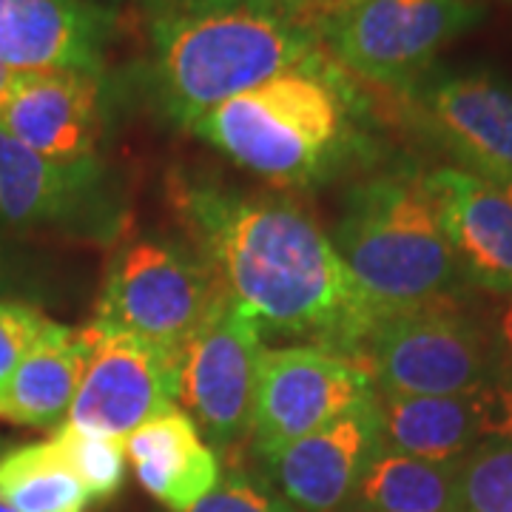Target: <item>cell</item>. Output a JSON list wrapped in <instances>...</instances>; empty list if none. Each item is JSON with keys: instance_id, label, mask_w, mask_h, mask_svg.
<instances>
[{"instance_id": "obj_1", "label": "cell", "mask_w": 512, "mask_h": 512, "mask_svg": "<svg viewBox=\"0 0 512 512\" xmlns=\"http://www.w3.org/2000/svg\"><path fill=\"white\" fill-rule=\"evenodd\" d=\"M168 188L208 268L262 325L359 362L376 313L311 211L191 174Z\"/></svg>"}, {"instance_id": "obj_2", "label": "cell", "mask_w": 512, "mask_h": 512, "mask_svg": "<svg viewBox=\"0 0 512 512\" xmlns=\"http://www.w3.org/2000/svg\"><path fill=\"white\" fill-rule=\"evenodd\" d=\"M322 0H148L146 89L188 128L220 103L319 52Z\"/></svg>"}, {"instance_id": "obj_3", "label": "cell", "mask_w": 512, "mask_h": 512, "mask_svg": "<svg viewBox=\"0 0 512 512\" xmlns=\"http://www.w3.org/2000/svg\"><path fill=\"white\" fill-rule=\"evenodd\" d=\"M367 126L356 77L319 49L202 114L191 134L268 183L313 188L365 157Z\"/></svg>"}, {"instance_id": "obj_4", "label": "cell", "mask_w": 512, "mask_h": 512, "mask_svg": "<svg viewBox=\"0 0 512 512\" xmlns=\"http://www.w3.org/2000/svg\"><path fill=\"white\" fill-rule=\"evenodd\" d=\"M333 245L359 291L382 319L458 302L461 271L439 208L416 168L384 171L345 194Z\"/></svg>"}, {"instance_id": "obj_5", "label": "cell", "mask_w": 512, "mask_h": 512, "mask_svg": "<svg viewBox=\"0 0 512 512\" xmlns=\"http://www.w3.org/2000/svg\"><path fill=\"white\" fill-rule=\"evenodd\" d=\"M481 18L476 0H322L316 26L345 72L399 94Z\"/></svg>"}, {"instance_id": "obj_6", "label": "cell", "mask_w": 512, "mask_h": 512, "mask_svg": "<svg viewBox=\"0 0 512 512\" xmlns=\"http://www.w3.org/2000/svg\"><path fill=\"white\" fill-rule=\"evenodd\" d=\"M220 288L208 262L183 242L128 239L106 265L89 325L185 348Z\"/></svg>"}, {"instance_id": "obj_7", "label": "cell", "mask_w": 512, "mask_h": 512, "mask_svg": "<svg viewBox=\"0 0 512 512\" xmlns=\"http://www.w3.org/2000/svg\"><path fill=\"white\" fill-rule=\"evenodd\" d=\"M359 362L379 396H450L498 376L487 325L458 302L382 319Z\"/></svg>"}, {"instance_id": "obj_8", "label": "cell", "mask_w": 512, "mask_h": 512, "mask_svg": "<svg viewBox=\"0 0 512 512\" xmlns=\"http://www.w3.org/2000/svg\"><path fill=\"white\" fill-rule=\"evenodd\" d=\"M262 353V322L220 288L185 342L180 382V407L220 458L248 441Z\"/></svg>"}, {"instance_id": "obj_9", "label": "cell", "mask_w": 512, "mask_h": 512, "mask_svg": "<svg viewBox=\"0 0 512 512\" xmlns=\"http://www.w3.org/2000/svg\"><path fill=\"white\" fill-rule=\"evenodd\" d=\"M0 225L106 245L123 234L126 208L100 160H46L0 126Z\"/></svg>"}, {"instance_id": "obj_10", "label": "cell", "mask_w": 512, "mask_h": 512, "mask_svg": "<svg viewBox=\"0 0 512 512\" xmlns=\"http://www.w3.org/2000/svg\"><path fill=\"white\" fill-rule=\"evenodd\" d=\"M373 396L376 387L367 367L350 356L316 345L265 348L248 444L256 458L268 464L288 444Z\"/></svg>"}, {"instance_id": "obj_11", "label": "cell", "mask_w": 512, "mask_h": 512, "mask_svg": "<svg viewBox=\"0 0 512 512\" xmlns=\"http://www.w3.org/2000/svg\"><path fill=\"white\" fill-rule=\"evenodd\" d=\"M402 94L404 114L458 168L504 183L512 177V80L493 69H430Z\"/></svg>"}, {"instance_id": "obj_12", "label": "cell", "mask_w": 512, "mask_h": 512, "mask_svg": "<svg viewBox=\"0 0 512 512\" xmlns=\"http://www.w3.org/2000/svg\"><path fill=\"white\" fill-rule=\"evenodd\" d=\"M86 330L92 353L66 416L69 424L126 439L140 424L180 407L183 348L92 325Z\"/></svg>"}, {"instance_id": "obj_13", "label": "cell", "mask_w": 512, "mask_h": 512, "mask_svg": "<svg viewBox=\"0 0 512 512\" xmlns=\"http://www.w3.org/2000/svg\"><path fill=\"white\" fill-rule=\"evenodd\" d=\"M382 444L427 458L461 464L484 447L512 441V382H490L450 396H379Z\"/></svg>"}, {"instance_id": "obj_14", "label": "cell", "mask_w": 512, "mask_h": 512, "mask_svg": "<svg viewBox=\"0 0 512 512\" xmlns=\"http://www.w3.org/2000/svg\"><path fill=\"white\" fill-rule=\"evenodd\" d=\"M111 120V86L106 74H23L0 126L23 146L55 163L100 160Z\"/></svg>"}, {"instance_id": "obj_15", "label": "cell", "mask_w": 512, "mask_h": 512, "mask_svg": "<svg viewBox=\"0 0 512 512\" xmlns=\"http://www.w3.org/2000/svg\"><path fill=\"white\" fill-rule=\"evenodd\" d=\"M117 20L100 0H0V63L18 74H106Z\"/></svg>"}, {"instance_id": "obj_16", "label": "cell", "mask_w": 512, "mask_h": 512, "mask_svg": "<svg viewBox=\"0 0 512 512\" xmlns=\"http://www.w3.org/2000/svg\"><path fill=\"white\" fill-rule=\"evenodd\" d=\"M382 444L379 393L288 444L265 467L296 512H345L370 456Z\"/></svg>"}, {"instance_id": "obj_17", "label": "cell", "mask_w": 512, "mask_h": 512, "mask_svg": "<svg viewBox=\"0 0 512 512\" xmlns=\"http://www.w3.org/2000/svg\"><path fill=\"white\" fill-rule=\"evenodd\" d=\"M444 234L467 285L512 296V200L490 180L458 165L427 174Z\"/></svg>"}, {"instance_id": "obj_18", "label": "cell", "mask_w": 512, "mask_h": 512, "mask_svg": "<svg viewBox=\"0 0 512 512\" xmlns=\"http://www.w3.org/2000/svg\"><path fill=\"white\" fill-rule=\"evenodd\" d=\"M126 458L140 487L171 512L194 510L222 478V458L183 407L165 410L126 436Z\"/></svg>"}, {"instance_id": "obj_19", "label": "cell", "mask_w": 512, "mask_h": 512, "mask_svg": "<svg viewBox=\"0 0 512 512\" xmlns=\"http://www.w3.org/2000/svg\"><path fill=\"white\" fill-rule=\"evenodd\" d=\"M89 353L92 339L86 325L69 328L49 319L35 345L20 359L9 390L0 402V419L37 430L60 427L69 416L77 387L83 382Z\"/></svg>"}, {"instance_id": "obj_20", "label": "cell", "mask_w": 512, "mask_h": 512, "mask_svg": "<svg viewBox=\"0 0 512 512\" xmlns=\"http://www.w3.org/2000/svg\"><path fill=\"white\" fill-rule=\"evenodd\" d=\"M458 470L379 444L345 512H458Z\"/></svg>"}, {"instance_id": "obj_21", "label": "cell", "mask_w": 512, "mask_h": 512, "mask_svg": "<svg viewBox=\"0 0 512 512\" xmlns=\"http://www.w3.org/2000/svg\"><path fill=\"white\" fill-rule=\"evenodd\" d=\"M0 498L12 512H89L92 507L52 439L0 453Z\"/></svg>"}, {"instance_id": "obj_22", "label": "cell", "mask_w": 512, "mask_h": 512, "mask_svg": "<svg viewBox=\"0 0 512 512\" xmlns=\"http://www.w3.org/2000/svg\"><path fill=\"white\" fill-rule=\"evenodd\" d=\"M52 441L69 470L83 484V490L89 493L92 504L111 501L123 490L128 467L126 439L63 421L52 430Z\"/></svg>"}, {"instance_id": "obj_23", "label": "cell", "mask_w": 512, "mask_h": 512, "mask_svg": "<svg viewBox=\"0 0 512 512\" xmlns=\"http://www.w3.org/2000/svg\"><path fill=\"white\" fill-rule=\"evenodd\" d=\"M458 512H512V441L461 461Z\"/></svg>"}, {"instance_id": "obj_24", "label": "cell", "mask_w": 512, "mask_h": 512, "mask_svg": "<svg viewBox=\"0 0 512 512\" xmlns=\"http://www.w3.org/2000/svg\"><path fill=\"white\" fill-rule=\"evenodd\" d=\"M188 512H296L285 501V495L274 487V481L259 476L254 470L231 464L222 470L220 484Z\"/></svg>"}, {"instance_id": "obj_25", "label": "cell", "mask_w": 512, "mask_h": 512, "mask_svg": "<svg viewBox=\"0 0 512 512\" xmlns=\"http://www.w3.org/2000/svg\"><path fill=\"white\" fill-rule=\"evenodd\" d=\"M49 325V316L35 302L0 299V402L9 390V382L18 370L26 350Z\"/></svg>"}, {"instance_id": "obj_26", "label": "cell", "mask_w": 512, "mask_h": 512, "mask_svg": "<svg viewBox=\"0 0 512 512\" xmlns=\"http://www.w3.org/2000/svg\"><path fill=\"white\" fill-rule=\"evenodd\" d=\"M37 288H40V276L35 274L29 256L12 239L0 234V299L29 302Z\"/></svg>"}, {"instance_id": "obj_27", "label": "cell", "mask_w": 512, "mask_h": 512, "mask_svg": "<svg viewBox=\"0 0 512 512\" xmlns=\"http://www.w3.org/2000/svg\"><path fill=\"white\" fill-rule=\"evenodd\" d=\"M495 353V370L501 379L512 382V296H504L490 319H484Z\"/></svg>"}, {"instance_id": "obj_28", "label": "cell", "mask_w": 512, "mask_h": 512, "mask_svg": "<svg viewBox=\"0 0 512 512\" xmlns=\"http://www.w3.org/2000/svg\"><path fill=\"white\" fill-rule=\"evenodd\" d=\"M20 83H23V74L12 72V69H6L3 63H0V117H3V111L6 106L12 103V97L20 89Z\"/></svg>"}, {"instance_id": "obj_29", "label": "cell", "mask_w": 512, "mask_h": 512, "mask_svg": "<svg viewBox=\"0 0 512 512\" xmlns=\"http://www.w3.org/2000/svg\"><path fill=\"white\" fill-rule=\"evenodd\" d=\"M6 447H9V444H6V441L0 439V453H3V450H6ZM0 512H12V510H9V504H6V501H3V498H0Z\"/></svg>"}, {"instance_id": "obj_30", "label": "cell", "mask_w": 512, "mask_h": 512, "mask_svg": "<svg viewBox=\"0 0 512 512\" xmlns=\"http://www.w3.org/2000/svg\"><path fill=\"white\" fill-rule=\"evenodd\" d=\"M498 188H501V191H504V194L512 200V177L510 180H504V183H498Z\"/></svg>"}, {"instance_id": "obj_31", "label": "cell", "mask_w": 512, "mask_h": 512, "mask_svg": "<svg viewBox=\"0 0 512 512\" xmlns=\"http://www.w3.org/2000/svg\"><path fill=\"white\" fill-rule=\"evenodd\" d=\"M106 3H140V6H143L148 0H106Z\"/></svg>"}, {"instance_id": "obj_32", "label": "cell", "mask_w": 512, "mask_h": 512, "mask_svg": "<svg viewBox=\"0 0 512 512\" xmlns=\"http://www.w3.org/2000/svg\"><path fill=\"white\" fill-rule=\"evenodd\" d=\"M476 3H481V6H484V0H476ZM504 3H512V0H504Z\"/></svg>"}]
</instances>
